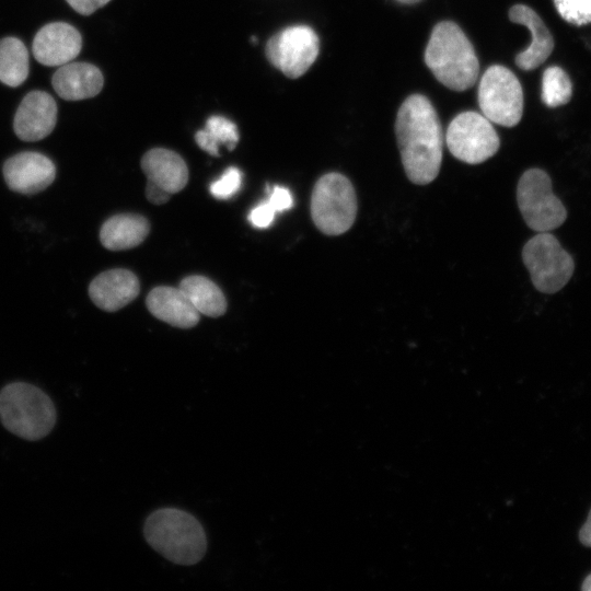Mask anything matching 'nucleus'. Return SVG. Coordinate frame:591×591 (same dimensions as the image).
Instances as JSON below:
<instances>
[{"mask_svg": "<svg viewBox=\"0 0 591 591\" xmlns=\"http://www.w3.org/2000/svg\"><path fill=\"white\" fill-rule=\"evenodd\" d=\"M395 134L408 179L417 185L431 183L442 162L443 134L437 112L425 95L413 94L402 103Z\"/></svg>", "mask_w": 591, "mask_h": 591, "instance_id": "1", "label": "nucleus"}, {"mask_svg": "<svg viewBox=\"0 0 591 591\" xmlns=\"http://www.w3.org/2000/svg\"><path fill=\"white\" fill-rule=\"evenodd\" d=\"M425 62L436 79L453 91L470 89L479 74L473 45L451 21H442L433 27L425 50Z\"/></svg>", "mask_w": 591, "mask_h": 591, "instance_id": "2", "label": "nucleus"}, {"mask_svg": "<svg viewBox=\"0 0 591 591\" xmlns=\"http://www.w3.org/2000/svg\"><path fill=\"white\" fill-rule=\"evenodd\" d=\"M143 533L151 547L178 565L198 563L207 549V538L200 523L179 509L154 511L146 520Z\"/></svg>", "mask_w": 591, "mask_h": 591, "instance_id": "3", "label": "nucleus"}, {"mask_svg": "<svg viewBox=\"0 0 591 591\" xmlns=\"http://www.w3.org/2000/svg\"><path fill=\"white\" fill-rule=\"evenodd\" d=\"M0 418L20 438L34 441L47 436L56 422V409L40 389L14 382L0 391Z\"/></svg>", "mask_w": 591, "mask_h": 591, "instance_id": "4", "label": "nucleus"}, {"mask_svg": "<svg viewBox=\"0 0 591 591\" xmlns=\"http://www.w3.org/2000/svg\"><path fill=\"white\" fill-rule=\"evenodd\" d=\"M357 195L351 182L332 172L315 183L311 196V217L315 227L326 235L348 231L357 216Z\"/></svg>", "mask_w": 591, "mask_h": 591, "instance_id": "5", "label": "nucleus"}, {"mask_svg": "<svg viewBox=\"0 0 591 591\" xmlns=\"http://www.w3.org/2000/svg\"><path fill=\"white\" fill-rule=\"evenodd\" d=\"M522 259L533 286L543 293H555L570 280L575 262L555 235L538 232L522 250Z\"/></svg>", "mask_w": 591, "mask_h": 591, "instance_id": "6", "label": "nucleus"}, {"mask_svg": "<svg viewBox=\"0 0 591 591\" xmlns=\"http://www.w3.org/2000/svg\"><path fill=\"white\" fill-rule=\"evenodd\" d=\"M517 201L523 220L536 232H549L567 218L564 204L553 193L549 175L541 169H529L521 175Z\"/></svg>", "mask_w": 591, "mask_h": 591, "instance_id": "7", "label": "nucleus"}, {"mask_svg": "<svg viewBox=\"0 0 591 591\" xmlns=\"http://www.w3.org/2000/svg\"><path fill=\"white\" fill-rule=\"evenodd\" d=\"M477 97L482 114L491 123L513 127L521 120L523 91L508 68L490 66L482 76Z\"/></svg>", "mask_w": 591, "mask_h": 591, "instance_id": "8", "label": "nucleus"}, {"mask_svg": "<svg viewBox=\"0 0 591 591\" xmlns=\"http://www.w3.org/2000/svg\"><path fill=\"white\" fill-rule=\"evenodd\" d=\"M445 142L451 154L468 164H479L495 155L500 147L497 131L483 114L463 112L450 123Z\"/></svg>", "mask_w": 591, "mask_h": 591, "instance_id": "9", "label": "nucleus"}, {"mask_svg": "<svg viewBox=\"0 0 591 591\" xmlns=\"http://www.w3.org/2000/svg\"><path fill=\"white\" fill-rule=\"evenodd\" d=\"M320 40L308 25L288 26L266 44L268 61L286 77L296 79L304 74L316 60Z\"/></svg>", "mask_w": 591, "mask_h": 591, "instance_id": "10", "label": "nucleus"}, {"mask_svg": "<svg viewBox=\"0 0 591 591\" xmlns=\"http://www.w3.org/2000/svg\"><path fill=\"white\" fill-rule=\"evenodd\" d=\"M3 177L10 189L21 194H36L55 179L54 162L38 152H22L3 164Z\"/></svg>", "mask_w": 591, "mask_h": 591, "instance_id": "11", "label": "nucleus"}, {"mask_svg": "<svg viewBox=\"0 0 591 591\" xmlns=\"http://www.w3.org/2000/svg\"><path fill=\"white\" fill-rule=\"evenodd\" d=\"M82 39L79 31L63 22L43 26L35 35L32 51L44 66H62L74 59L81 51Z\"/></svg>", "mask_w": 591, "mask_h": 591, "instance_id": "12", "label": "nucleus"}, {"mask_svg": "<svg viewBox=\"0 0 591 591\" xmlns=\"http://www.w3.org/2000/svg\"><path fill=\"white\" fill-rule=\"evenodd\" d=\"M57 121V104L47 92L32 91L24 96L14 116L15 135L24 141L47 137Z\"/></svg>", "mask_w": 591, "mask_h": 591, "instance_id": "13", "label": "nucleus"}, {"mask_svg": "<svg viewBox=\"0 0 591 591\" xmlns=\"http://www.w3.org/2000/svg\"><path fill=\"white\" fill-rule=\"evenodd\" d=\"M140 283L128 269L115 268L97 275L89 286L93 303L107 312H115L137 298Z\"/></svg>", "mask_w": 591, "mask_h": 591, "instance_id": "14", "label": "nucleus"}, {"mask_svg": "<svg viewBox=\"0 0 591 591\" xmlns=\"http://www.w3.org/2000/svg\"><path fill=\"white\" fill-rule=\"evenodd\" d=\"M511 22L524 25L532 35L530 46L515 56V63L522 70H533L541 66L553 53V36L540 15L525 4H514L509 10Z\"/></svg>", "mask_w": 591, "mask_h": 591, "instance_id": "15", "label": "nucleus"}, {"mask_svg": "<svg viewBox=\"0 0 591 591\" xmlns=\"http://www.w3.org/2000/svg\"><path fill=\"white\" fill-rule=\"evenodd\" d=\"M146 304L152 315L175 327L190 328L199 322L200 313L179 287L152 289Z\"/></svg>", "mask_w": 591, "mask_h": 591, "instance_id": "16", "label": "nucleus"}, {"mask_svg": "<svg viewBox=\"0 0 591 591\" xmlns=\"http://www.w3.org/2000/svg\"><path fill=\"white\" fill-rule=\"evenodd\" d=\"M56 93L67 101H79L97 95L104 83L101 70L88 62L60 66L51 79Z\"/></svg>", "mask_w": 591, "mask_h": 591, "instance_id": "17", "label": "nucleus"}, {"mask_svg": "<svg viewBox=\"0 0 591 591\" xmlns=\"http://www.w3.org/2000/svg\"><path fill=\"white\" fill-rule=\"evenodd\" d=\"M141 167L149 182L175 194L181 192L188 182V169L183 158L169 149L154 148L149 150L141 160Z\"/></svg>", "mask_w": 591, "mask_h": 591, "instance_id": "18", "label": "nucleus"}, {"mask_svg": "<svg viewBox=\"0 0 591 591\" xmlns=\"http://www.w3.org/2000/svg\"><path fill=\"white\" fill-rule=\"evenodd\" d=\"M150 231L149 221L135 213L116 215L107 219L100 231V240L111 251L129 250L141 244Z\"/></svg>", "mask_w": 591, "mask_h": 591, "instance_id": "19", "label": "nucleus"}, {"mask_svg": "<svg viewBox=\"0 0 591 591\" xmlns=\"http://www.w3.org/2000/svg\"><path fill=\"white\" fill-rule=\"evenodd\" d=\"M195 309L204 315L218 317L227 310V300L221 289L210 279L199 275L184 278L178 286Z\"/></svg>", "mask_w": 591, "mask_h": 591, "instance_id": "20", "label": "nucleus"}, {"mask_svg": "<svg viewBox=\"0 0 591 591\" xmlns=\"http://www.w3.org/2000/svg\"><path fill=\"white\" fill-rule=\"evenodd\" d=\"M28 76V53L16 37L0 39V81L9 86L21 85Z\"/></svg>", "mask_w": 591, "mask_h": 591, "instance_id": "21", "label": "nucleus"}, {"mask_svg": "<svg viewBox=\"0 0 591 591\" xmlns=\"http://www.w3.org/2000/svg\"><path fill=\"white\" fill-rule=\"evenodd\" d=\"M195 140L200 149L218 157L220 146H224L230 151L236 147L239 142L237 127L232 120L213 115L207 119L205 128L195 134Z\"/></svg>", "mask_w": 591, "mask_h": 591, "instance_id": "22", "label": "nucleus"}, {"mask_svg": "<svg viewBox=\"0 0 591 591\" xmlns=\"http://www.w3.org/2000/svg\"><path fill=\"white\" fill-rule=\"evenodd\" d=\"M572 95L571 81L564 69L552 66L545 69L542 77V101L548 107L567 104Z\"/></svg>", "mask_w": 591, "mask_h": 591, "instance_id": "23", "label": "nucleus"}, {"mask_svg": "<svg viewBox=\"0 0 591 591\" xmlns=\"http://www.w3.org/2000/svg\"><path fill=\"white\" fill-rule=\"evenodd\" d=\"M559 15L573 25L591 23V0H554Z\"/></svg>", "mask_w": 591, "mask_h": 591, "instance_id": "24", "label": "nucleus"}, {"mask_svg": "<svg viewBox=\"0 0 591 591\" xmlns=\"http://www.w3.org/2000/svg\"><path fill=\"white\" fill-rule=\"evenodd\" d=\"M242 185V173L237 167H228L220 178L211 183L210 194L217 199L233 197Z\"/></svg>", "mask_w": 591, "mask_h": 591, "instance_id": "25", "label": "nucleus"}, {"mask_svg": "<svg viewBox=\"0 0 591 591\" xmlns=\"http://www.w3.org/2000/svg\"><path fill=\"white\" fill-rule=\"evenodd\" d=\"M276 211L268 201H264L252 209L248 215V221L257 229L268 228L274 219Z\"/></svg>", "mask_w": 591, "mask_h": 591, "instance_id": "26", "label": "nucleus"}, {"mask_svg": "<svg viewBox=\"0 0 591 591\" xmlns=\"http://www.w3.org/2000/svg\"><path fill=\"white\" fill-rule=\"evenodd\" d=\"M267 201L276 212H282L293 206V198L290 190L282 186H274L270 188Z\"/></svg>", "mask_w": 591, "mask_h": 591, "instance_id": "27", "label": "nucleus"}, {"mask_svg": "<svg viewBox=\"0 0 591 591\" xmlns=\"http://www.w3.org/2000/svg\"><path fill=\"white\" fill-rule=\"evenodd\" d=\"M70 7L82 15H90L111 0H66Z\"/></svg>", "mask_w": 591, "mask_h": 591, "instance_id": "28", "label": "nucleus"}, {"mask_svg": "<svg viewBox=\"0 0 591 591\" xmlns=\"http://www.w3.org/2000/svg\"><path fill=\"white\" fill-rule=\"evenodd\" d=\"M146 196L150 202L154 205H162L170 199L171 194L158 186L157 184L148 181L146 187Z\"/></svg>", "mask_w": 591, "mask_h": 591, "instance_id": "29", "label": "nucleus"}, {"mask_svg": "<svg viewBox=\"0 0 591 591\" xmlns=\"http://www.w3.org/2000/svg\"><path fill=\"white\" fill-rule=\"evenodd\" d=\"M579 540L583 545L591 547V510L586 523L580 529Z\"/></svg>", "mask_w": 591, "mask_h": 591, "instance_id": "30", "label": "nucleus"}, {"mask_svg": "<svg viewBox=\"0 0 591 591\" xmlns=\"http://www.w3.org/2000/svg\"><path fill=\"white\" fill-rule=\"evenodd\" d=\"M581 588L583 591H591V575L584 579Z\"/></svg>", "mask_w": 591, "mask_h": 591, "instance_id": "31", "label": "nucleus"}, {"mask_svg": "<svg viewBox=\"0 0 591 591\" xmlns=\"http://www.w3.org/2000/svg\"><path fill=\"white\" fill-rule=\"evenodd\" d=\"M397 2L399 3H404V4H414V3H417L421 0H396Z\"/></svg>", "mask_w": 591, "mask_h": 591, "instance_id": "32", "label": "nucleus"}, {"mask_svg": "<svg viewBox=\"0 0 591 591\" xmlns=\"http://www.w3.org/2000/svg\"><path fill=\"white\" fill-rule=\"evenodd\" d=\"M257 37L256 36H251V43L253 44H257Z\"/></svg>", "mask_w": 591, "mask_h": 591, "instance_id": "33", "label": "nucleus"}]
</instances>
